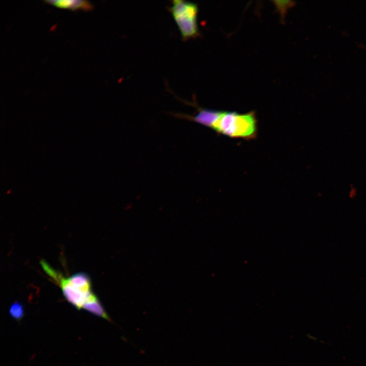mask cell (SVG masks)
<instances>
[{
	"label": "cell",
	"instance_id": "1",
	"mask_svg": "<svg viewBox=\"0 0 366 366\" xmlns=\"http://www.w3.org/2000/svg\"><path fill=\"white\" fill-rule=\"evenodd\" d=\"M212 130L232 138L252 139L257 134V121L253 111L243 114L222 111Z\"/></svg>",
	"mask_w": 366,
	"mask_h": 366
},
{
	"label": "cell",
	"instance_id": "2",
	"mask_svg": "<svg viewBox=\"0 0 366 366\" xmlns=\"http://www.w3.org/2000/svg\"><path fill=\"white\" fill-rule=\"evenodd\" d=\"M170 11L184 40L194 38L199 35L198 9L196 4L184 0H174L172 2Z\"/></svg>",
	"mask_w": 366,
	"mask_h": 366
},
{
	"label": "cell",
	"instance_id": "3",
	"mask_svg": "<svg viewBox=\"0 0 366 366\" xmlns=\"http://www.w3.org/2000/svg\"><path fill=\"white\" fill-rule=\"evenodd\" d=\"M46 272L60 286L67 300L78 310L83 308L87 299L93 293L73 286L68 282L67 278H65L50 266L46 269Z\"/></svg>",
	"mask_w": 366,
	"mask_h": 366
},
{
	"label": "cell",
	"instance_id": "4",
	"mask_svg": "<svg viewBox=\"0 0 366 366\" xmlns=\"http://www.w3.org/2000/svg\"><path fill=\"white\" fill-rule=\"evenodd\" d=\"M196 106L198 112L195 115H191L186 114L177 113L175 116L177 117L186 119L194 121L204 127L212 129L214 125L219 117L222 111L205 109Z\"/></svg>",
	"mask_w": 366,
	"mask_h": 366
},
{
	"label": "cell",
	"instance_id": "5",
	"mask_svg": "<svg viewBox=\"0 0 366 366\" xmlns=\"http://www.w3.org/2000/svg\"><path fill=\"white\" fill-rule=\"evenodd\" d=\"M44 2L59 8L72 11L80 10L90 11L94 9L92 4L86 0H46Z\"/></svg>",
	"mask_w": 366,
	"mask_h": 366
},
{
	"label": "cell",
	"instance_id": "6",
	"mask_svg": "<svg viewBox=\"0 0 366 366\" xmlns=\"http://www.w3.org/2000/svg\"><path fill=\"white\" fill-rule=\"evenodd\" d=\"M86 311L107 320L110 318L105 312L97 296L92 293L84 304L83 308Z\"/></svg>",
	"mask_w": 366,
	"mask_h": 366
},
{
	"label": "cell",
	"instance_id": "7",
	"mask_svg": "<svg viewBox=\"0 0 366 366\" xmlns=\"http://www.w3.org/2000/svg\"><path fill=\"white\" fill-rule=\"evenodd\" d=\"M68 282L73 286L85 291H92L91 282L89 276L85 272H78L67 278Z\"/></svg>",
	"mask_w": 366,
	"mask_h": 366
},
{
	"label": "cell",
	"instance_id": "8",
	"mask_svg": "<svg viewBox=\"0 0 366 366\" xmlns=\"http://www.w3.org/2000/svg\"><path fill=\"white\" fill-rule=\"evenodd\" d=\"M9 312L12 317L20 320L23 316L24 308L20 302L16 301L11 306Z\"/></svg>",
	"mask_w": 366,
	"mask_h": 366
}]
</instances>
